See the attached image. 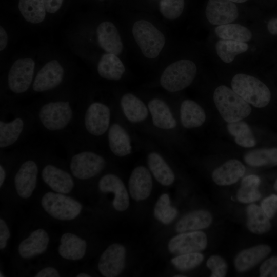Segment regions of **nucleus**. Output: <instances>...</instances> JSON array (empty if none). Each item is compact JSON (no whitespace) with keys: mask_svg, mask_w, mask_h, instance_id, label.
<instances>
[{"mask_svg":"<svg viewBox=\"0 0 277 277\" xmlns=\"http://www.w3.org/2000/svg\"><path fill=\"white\" fill-rule=\"evenodd\" d=\"M248 48V45L245 42L230 40L221 39L215 44L218 56L226 63L232 62L237 55L246 52Z\"/></svg>","mask_w":277,"mask_h":277,"instance_id":"obj_37","label":"nucleus"},{"mask_svg":"<svg viewBox=\"0 0 277 277\" xmlns=\"http://www.w3.org/2000/svg\"><path fill=\"white\" fill-rule=\"evenodd\" d=\"M120 103L125 116L129 121L137 123L147 118L148 108L144 102L135 95L130 93L124 94Z\"/></svg>","mask_w":277,"mask_h":277,"instance_id":"obj_27","label":"nucleus"},{"mask_svg":"<svg viewBox=\"0 0 277 277\" xmlns=\"http://www.w3.org/2000/svg\"><path fill=\"white\" fill-rule=\"evenodd\" d=\"M8 42L7 34L2 26L0 27V51L3 50Z\"/></svg>","mask_w":277,"mask_h":277,"instance_id":"obj_47","label":"nucleus"},{"mask_svg":"<svg viewBox=\"0 0 277 277\" xmlns=\"http://www.w3.org/2000/svg\"><path fill=\"white\" fill-rule=\"evenodd\" d=\"M73 110L68 101L50 102L43 105L38 111V118L43 127L50 131L65 129L71 122Z\"/></svg>","mask_w":277,"mask_h":277,"instance_id":"obj_5","label":"nucleus"},{"mask_svg":"<svg viewBox=\"0 0 277 277\" xmlns=\"http://www.w3.org/2000/svg\"><path fill=\"white\" fill-rule=\"evenodd\" d=\"M35 68L31 58L16 60L12 65L8 76L9 89L15 93H22L29 88L33 80Z\"/></svg>","mask_w":277,"mask_h":277,"instance_id":"obj_8","label":"nucleus"},{"mask_svg":"<svg viewBox=\"0 0 277 277\" xmlns=\"http://www.w3.org/2000/svg\"><path fill=\"white\" fill-rule=\"evenodd\" d=\"M174 277H185V275H175L174 276Z\"/></svg>","mask_w":277,"mask_h":277,"instance_id":"obj_53","label":"nucleus"},{"mask_svg":"<svg viewBox=\"0 0 277 277\" xmlns=\"http://www.w3.org/2000/svg\"><path fill=\"white\" fill-rule=\"evenodd\" d=\"M101 155L92 151H83L71 159L70 168L73 175L80 180H87L99 174L106 166Z\"/></svg>","mask_w":277,"mask_h":277,"instance_id":"obj_7","label":"nucleus"},{"mask_svg":"<svg viewBox=\"0 0 277 277\" xmlns=\"http://www.w3.org/2000/svg\"><path fill=\"white\" fill-rule=\"evenodd\" d=\"M184 0H160L159 9L162 15L169 20L179 18L184 9Z\"/></svg>","mask_w":277,"mask_h":277,"instance_id":"obj_40","label":"nucleus"},{"mask_svg":"<svg viewBox=\"0 0 277 277\" xmlns=\"http://www.w3.org/2000/svg\"><path fill=\"white\" fill-rule=\"evenodd\" d=\"M49 242V237L47 232L43 229H38L21 242L18 252L22 258H32L45 251Z\"/></svg>","mask_w":277,"mask_h":277,"instance_id":"obj_20","label":"nucleus"},{"mask_svg":"<svg viewBox=\"0 0 277 277\" xmlns=\"http://www.w3.org/2000/svg\"><path fill=\"white\" fill-rule=\"evenodd\" d=\"M41 204L51 216L62 221L75 219L82 209L81 204L77 201L58 192L46 193L42 197Z\"/></svg>","mask_w":277,"mask_h":277,"instance_id":"obj_6","label":"nucleus"},{"mask_svg":"<svg viewBox=\"0 0 277 277\" xmlns=\"http://www.w3.org/2000/svg\"><path fill=\"white\" fill-rule=\"evenodd\" d=\"M206 266L211 271V277L225 276L228 270L226 261L221 256L213 255L206 262Z\"/></svg>","mask_w":277,"mask_h":277,"instance_id":"obj_41","label":"nucleus"},{"mask_svg":"<svg viewBox=\"0 0 277 277\" xmlns=\"http://www.w3.org/2000/svg\"><path fill=\"white\" fill-rule=\"evenodd\" d=\"M10 233L7 225L4 220L0 219V249L3 250L7 246Z\"/></svg>","mask_w":277,"mask_h":277,"instance_id":"obj_44","label":"nucleus"},{"mask_svg":"<svg viewBox=\"0 0 277 277\" xmlns=\"http://www.w3.org/2000/svg\"><path fill=\"white\" fill-rule=\"evenodd\" d=\"M211 214L204 209L191 211L180 219L175 225L178 233L197 231L209 227L212 222Z\"/></svg>","mask_w":277,"mask_h":277,"instance_id":"obj_22","label":"nucleus"},{"mask_svg":"<svg viewBox=\"0 0 277 277\" xmlns=\"http://www.w3.org/2000/svg\"><path fill=\"white\" fill-rule=\"evenodd\" d=\"M147 163L156 181L163 186H169L175 180L173 172L165 160L156 152H151L147 156Z\"/></svg>","mask_w":277,"mask_h":277,"instance_id":"obj_30","label":"nucleus"},{"mask_svg":"<svg viewBox=\"0 0 277 277\" xmlns=\"http://www.w3.org/2000/svg\"><path fill=\"white\" fill-rule=\"evenodd\" d=\"M64 70L56 60L46 63L38 71L34 80L32 88L37 92L52 89L62 82Z\"/></svg>","mask_w":277,"mask_h":277,"instance_id":"obj_13","label":"nucleus"},{"mask_svg":"<svg viewBox=\"0 0 277 277\" xmlns=\"http://www.w3.org/2000/svg\"><path fill=\"white\" fill-rule=\"evenodd\" d=\"M260 277H277V256H272L265 261L259 269Z\"/></svg>","mask_w":277,"mask_h":277,"instance_id":"obj_42","label":"nucleus"},{"mask_svg":"<svg viewBox=\"0 0 277 277\" xmlns=\"http://www.w3.org/2000/svg\"><path fill=\"white\" fill-rule=\"evenodd\" d=\"M177 211L170 205L169 195L162 194L155 204L154 209L155 217L164 224L171 223L177 216Z\"/></svg>","mask_w":277,"mask_h":277,"instance_id":"obj_38","label":"nucleus"},{"mask_svg":"<svg viewBox=\"0 0 277 277\" xmlns=\"http://www.w3.org/2000/svg\"><path fill=\"white\" fill-rule=\"evenodd\" d=\"M207 245L206 234L197 230L181 233L173 237L168 243V248L171 253L178 255L200 252Z\"/></svg>","mask_w":277,"mask_h":277,"instance_id":"obj_9","label":"nucleus"},{"mask_svg":"<svg viewBox=\"0 0 277 277\" xmlns=\"http://www.w3.org/2000/svg\"><path fill=\"white\" fill-rule=\"evenodd\" d=\"M271 251V247L266 244H260L243 250L234 259L235 268L239 272L247 271L264 259Z\"/></svg>","mask_w":277,"mask_h":277,"instance_id":"obj_21","label":"nucleus"},{"mask_svg":"<svg viewBox=\"0 0 277 277\" xmlns=\"http://www.w3.org/2000/svg\"><path fill=\"white\" fill-rule=\"evenodd\" d=\"M244 160L248 165L253 167L277 166V148L250 151L244 155Z\"/></svg>","mask_w":277,"mask_h":277,"instance_id":"obj_36","label":"nucleus"},{"mask_svg":"<svg viewBox=\"0 0 277 277\" xmlns=\"http://www.w3.org/2000/svg\"><path fill=\"white\" fill-rule=\"evenodd\" d=\"M233 3H242L245 2L248 0H229Z\"/></svg>","mask_w":277,"mask_h":277,"instance_id":"obj_51","label":"nucleus"},{"mask_svg":"<svg viewBox=\"0 0 277 277\" xmlns=\"http://www.w3.org/2000/svg\"><path fill=\"white\" fill-rule=\"evenodd\" d=\"M180 118L183 126L190 129L202 126L206 114L202 107L191 100L183 101L180 107Z\"/></svg>","mask_w":277,"mask_h":277,"instance_id":"obj_26","label":"nucleus"},{"mask_svg":"<svg viewBox=\"0 0 277 277\" xmlns=\"http://www.w3.org/2000/svg\"><path fill=\"white\" fill-rule=\"evenodd\" d=\"M227 128L234 137L235 143L240 146L250 148L256 145V140L249 126L245 122L239 121L228 123Z\"/></svg>","mask_w":277,"mask_h":277,"instance_id":"obj_35","label":"nucleus"},{"mask_svg":"<svg viewBox=\"0 0 277 277\" xmlns=\"http://www.w3.org/2000/svg\"><path fill=\"white\" fill-rule=\"evenodd\" d=\"M100 1H103V0H100Z\"/></svg>","mask_w":277,"mask_h":277,"instance_id":"obj_54","label":"nucleus"},{"mask_svg":"<svg viewBox=\"0 0 277 277\" xmlns=\"http://www.w3.org/2000/svg\"><path fill=\"white\" fill-rule=\"evenodd\" d=\"M87 248L85 240L71 233H65L60 239L59 254L63 258L78 260L85 255Z\"/></svg>","mask_w":277,"mask_h":277,"instance_id":"obj_23","label":"nucleus"},{"mask_svg":"<svg viewBox=\"0 0 277 277\" xmlns=\"http://www.w3.org/2000/svg\"><path fill=\"white\" fill-rule=\"evenodd\" d=\"M90 275L85 273H81L78 274L76 275V277H90Z\"/></svg>","mask_w":277,"mask_h":277,"instance_id":"obj_50","label":"nucleus"},{"mask_svg":"<svg viewBox=\"0 0 277 277\" xmlns=\"http://www.w3.org/2000/svg\"><path fill=\"white\" fill-rule=\"evenodd\" d=\"M46 11L50 13H54L61 7L63 0H44Z\"/></svg>","mask_w":277,"mask_h":277,"instance_id":"obj_45","label":"nucleus"},{"mask_svg":"<svg viewBox=\"0 0 277 277\" xmlns=\"http://www.w3.org/2000/svg\"><path fill=\"white\" fill-rule=\"evenodd\" d=\"M274 188L276 191H277V179L274 184Z\"/></svg>","mask_w":277,"mask_h":277,"instance_id":"obj_52","label":"nucleus"},{"mask_svg":"<svg viewBox=\"0 0 277 277\" xmlns=\"http://www.w3.org/2000/svg\"><path fill=\"white\" fill-rule=\"evenodd\" d=\"M267 29L271 34L277 35V18L269 20L267 24Z\"/></svg>","mask_w":277,"mask_h":277,"instance_id":"obj_48","label":"nucleus"},{"mask_svg":"<svg viewBox=\"0 0 277 277\" xmlns=\"http://www.w3.org/2000/svg\"><path fill=\"white\" fill-rule=\"evenodd\" d=\"M101 77L109 80H120L125 72L122 61L114 54L107 53L101 57L97 66Z\"/></svg>","mask_w":277,"mask_h":277,"instance_id":"obj_28","label":"nucleus"},{"mask_svg":"<svg viewBox=\"0 0 277 277\" xmlns=\"http://www.w3.org/2000/svg\"><path fill=\"white\" fill-rule=\"evenodd\" d=\"M110 115V110L106 105L98 102L92 103L85 113V129L95 136L104 134L109 128Z\"/></svg>","mask_w":277,"mask_h":277,"instance_id":"obj_10","label":"nucleus"},{"mask_svg":"<svg viewBox=\"0 0 277 277\" xmlns=\"http://www.w3.org/2000/svg\"><path fill=\"white\" fill-rule=\"evenodd\" d=\"M25 127L23 118L15 117L10 120L0 121V147H9L17 141Z\"/></svg>","mask_w":277,"mask_h":277,"instance_id":"obj_29","label":"nucleus"},{"mask_svg":"<svg viewBox=\"0 0 277 277\" xmlns=\"http://www.w3.org/2000/svg\"><path fill=\"white\" fill-rule=\"evenodd\" d=\"M6 178V172L2 165L0 166V187L3 185Z\"/></svg>","mask_w":277,"mask_h":277,"instance_id":"obj_49","label":"nucleus"},{"mask_svg":"<svg viewBox=\"0 0 277 277\" xmlns=\"http://www.w3.org/2000/svg\"><path fill=\"white\" fill-rule=\"evenodd\" d=\"M246 168L239 160L231 159L216 168L212 173L214 182L220 186L235 183L245 174Z\"/></svg>","mask_w":277,"mask_h":277,"instance_id":"obj_19","label":"nucleus"},{"mask_svg":"<svg viewBox=\"0 0 277 277\" xmlns=\"http://www.w3.org/2000/svg\"><path fill=\"white\" fill-rule=\"evenodd\" d=\"M133 36L143 54L147 58L157 57L166 43L163 33L151 22L144 19L136 21L132 28Z\"/></svg>","mask_w":277,"mask_h":277,"instance_id":"obj_3","label":"nucleus"},{"mask_svg":"<svg viewBox=\"0 0 277 277\" xmlns=\"http://www.w3.org/2000/svg\"><path fill=\"white\" fill-rule=\"evenodd\" d=\"M246 212V224L250 231L256 234H262L270 230L271 224L270 219L261 206L251 204L247 207Z\"/></svg>","mask_w":277,"mask_h":277,"instance_id":"obj_31","label":"nucleus"},{"mask_svg":"<svg viewBox=\"0 0 277 277\" xmlns=\"http://www.w3.org/2000/svg\"><path fill=\"white\" fill-rule=\"evenodd\" d=\"M260 179L256 175L251 174L245 177L236 193L238 200L243 203H250L259 200L261 194L258 190Z\"/></svg>","mask_w":277,"mask_h":277,"instance_id":"obj_33","label":"nucleus"},{"mask_svg":"<svg viewBox=\"0 0 277 277\" xmlns=\"http://www.w3.org/2000/svg\"><path fill=\"white\" fill-rule=\"evenodd\" d=\"M208 21L213 25L231 23L239 16V10L234 3L229 0H209L205 9Z\"/></svg>","mask_w":277,"mask_h":277,"instance_id":"obj_12","label":"nucleus"},{"mask_svg":"<svg viewBox=\"0 0 277 277\" xmlns=\"http://www.w3.org/2000/svg\"><path fill=\"white\" fill-rule=\"evenodd\" d=\"M18 7L24 18L29 23H39L45 17L44 0H19Z\"/></svg>","mask_w":277,"mask_h":277,"instance_id":"obj_34","label":"nucleus"},{"mask_svg":"<svg viewBox=\"0 0 277 277\" xmlns=\"http://www.w3.org/2000/svg\"><path fill=\"white\" fill-rule=\"evenodd\" d=\"M213 98L221 116L228 123L241 121L251 113L249 104L225 85L215 89Z\"/></svg>","mask_w":277,"mask_h":277,"instance_id":"obj_1","label":"nucleus"},{"mask_svg":"<svg viewBox=\"0 0 277 277\" xmlns=\"http://www.w3.org/2000/svg\"><path fill=\"white\" fill-rule=\"evenodd\" d=\"M232 89L249 104L256 108L267 106L271 99L268 87L256 77L238 73L232 78Z\"/></svg>","mask_w":277,"mask_h":277,"instance_id":"obj_2","label":"nucleus"},{"mask_svg":"<svg viewBox=\"0 0 277 277\" xmlns=\"http://www.w3.org/2000/svg\"><path fill=\"white\" fill-rule=\"evenodd\" d=\"M261 207L269 219L272 218L277 212V195L272 194L265 198Z\"/></svg>","mask_w":277,"mask_h":277,"instance_id":"obj_43","label":"nucleus"},{"mask_svg":"<svg viewBox=\"0 0 277 277\" xmlns=\"http://www.w3.org/2000/svg\"><path fill=\"white\" fill-rule=\"evenodd\" d=\"M221 39L247 42L252 38L251 31L246 27L238 24H227L217 26L214 30Z\"/></svg>","mask_w":277,"mask_h":277,"instance_id":"obj_32","label":"nucleus"},{"mask_svg":"<svg viewBox=\"0 0 277 277\" xmlns=\"http://www.w3.org/2000/svg\"><path fill=\"white\" fill-rule=\"evenodd\" d=\"M126 249L118 243L110 245L102 254L98 263L100 273L105 277L120 274L125 266Z\"/></svg>","mask_w":277,"mask_h":277,"instance_id":"obj_11","label":"nucleus"},{"mask_svg":"<svg viewBox=\"0 0 277 277\" xmlns=\"http://www.w3.org/2000/svg\"><path fill=\"white\" fill-rule=\"evenodd\" d=\"M197 73L195 64L188 59H182L169 65L163 72L160 84L170 92L181 91L189 86Z\"/></svg>","mask_w":277,"mask_h":277,"instance_id":"obj_4","label":"nucleus"},{"mask_svg":"<svg viewBox=\"0 0 277 277\" xmlns=\"http://www.w3.org/2000/svg\"><path fill=\"white\" fill-rule=\"evenodd\" d=\"M108 140L109 148L116 156H126L131 152L132 146L129 134L120 124L113 123L109 128Z\"/></svg>","mask_w":277,"mask_h":277,"instance_id":"obj_24","label":"nucleus"},{"mask_svg":"<svg viewBox=\"0 0 277 277\" xmlns=\"http://www.w3.org/2000/svg\"><path fill=\"white\" fill-rule=\"evenodd\" d=\"M152 179L149 171L145 167L140 166L132 171L128 181V187L131 197L136 201L147 199L152 189Z\"/></svg>","mask_w":277,"mask_h":277,"instance_id":"obj_16","label":"nucleus"},{"mask_svg":"<svg viewBox=\"0 0 277 277\" xmlns=\"http://www.w3.org/2000/svg\"><path fill=\"white\" fill-rule=\"evenodd\" d=\"M204 259L203 254L198 252L178 255L172 259L171 262L177 269L187 271L196 267Z\"/></svg>","mask_w":277,"mask_h":277,"instance_id":"obj_39","label":"nucleus"},{"mask_svg":"<svg viewBox=\"0 0 277 277\" xmlns=\"http://www.w3.org/2000/svg\"><path fill=\"white\" fill-rule=\"evenodd\" d=\"M35 277H59L60 275L56 269L51 267H46L35 275Z\"/></svg>","mask_w":277,"mask_h":277,"instance_id":"obj_46","label":"nucleus"},{"mask_svg":"<svg viewBox=\"0 0 277 277\" xmlns=\"http://www.w3.org/2000/svg\"><path fill=\"white\" fill-rule=\"evenodd\" d=\"M38 166L33 160L24 162L14 177V185L18 195L23 199L30 197L37 183Z\"/></svg>","mask_w":277,"mask_h":277,"instance_id":"obj_14","label":"nucleus"},{"mask_svg":"<svg viewBox=\"0 0 277 277\" xmlns=\"http://www.w3.org/2000/svg\"><path fill=\"white\" fill-rule=\"evenodd\" d=\"M96 32L98 43L105 51L116 55L121 54L123 50V44L113 23L109 21L101 23Z\"/></svg>","mask_w":277,"mask_h":277,"instance_id":"obj_17","label":"nucleus"},{"mask_svg":"<svg viewBox=\"0 0 277 277\" xmlns=\"http://www.w3.org/2000/svg\"><path fill=\"white\" fill-rule=\"evenodd\" d=\"M148 107L155 126L163 129H171L176 127V121L164 101L159 98L152 99L148 103Z\"/></svg>","mask_w":277,"mask_h":277,"instance_id":"obj_25","label":"nucleus"},{"mask_svg":"<svg viewBox=\"0 0 277 277\" xmlns=\"http://www.w3.org/2000/svg\"><path fill=\"white\" fill-rule=\"evenodd\" d=\"M99 189L103 192H112L114 198L113 208L117 211H125L129 205V195L122 180L113 174L104 175L98 182Z\"/></svg>","mask_w":277,"mask_h":277,"instance_id":"obj_15","label":"nucleus"},{"mask_svg":"<svg viewBox=\"0 0 277 277\" xmlns=\"http://www.w3.org/2000/svg\"><path fill=\"white\" fill-rule=\"evenodd\" d=\"M42 177L47 185L58 193H68L74 187L71 175L67 171L51 164H48L43 168Z\"/></svg>","mask_w":277,"mask_h":277,"instance_id":"obj_18","label":"nucleus"}]
</instances>
